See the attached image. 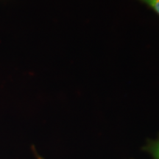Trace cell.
Wrapping results in <instances>:
<instances>
[{
	"label": "cell",
	"instance_id": "cell-1",
	"mask_svg": "<svg viewBox=\"0 0 159 159\" xmlns=\"http://www.w3.org/2000/svg\"><path fill=\"white\" fill-rule=\"evenodd\" d=\"M159 16V0H139Z\"/></svg>",
	"mask_w": 159,
	"mask_h": 159
},
{
	"label": "cell",
	"instance_id": "cell-2",
	"mask_svg": "<svg viewBox=\"0 0 159 159\" xmlns=\"http://www.w3.org/2000/svg\"><path fill=\"white\" fill-rule=\"evenodd\" d=\"M153 153L155 157H156V158L159 159V142L158 143H156V146L154 147Z\"/></svg>",
	"mask_w": 159,
	"mask_h": 159
}]
</instances>
